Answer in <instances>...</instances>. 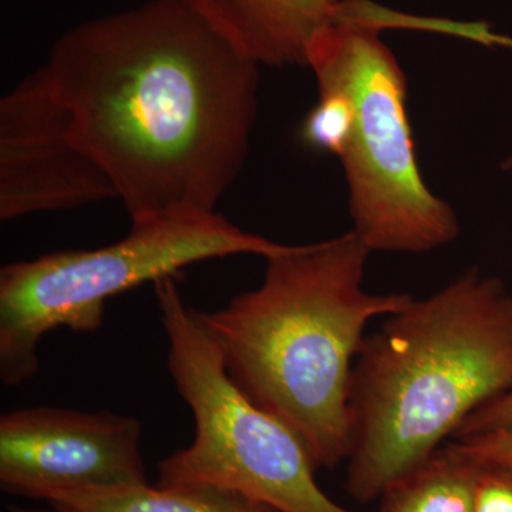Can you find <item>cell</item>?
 Wrapping results in <instances>:
<instances>
[{
  "label": "cell",
  "mask_w": 512,
  "mask_h": 512,
  "mask_svg": "<svg viewBox=\"0 0 512 512\" xmlns=\"http://www.w3.org/2000/svg\"><path fill=\"white\" fill-rule=\"evenodd\" d=\"M131 222L217 212L247 161L261 66L180 0L67 30L43 64Z\"/></svg>",
  "instance_id": "obj_1"
},
{
  "label": "cell",
  "mask_w": 512,
  "mask_h": 512,
  "mask_svg": "<svg viewBox=\"0 0 512 512\" xmlns=\"http://www.w3.org/2000/svg\"><path fill=\"white\" fill-rule=\"evenodd\" d=\"M370 254L353 231L286 245L265 259L258 288L201 312L229 377L299 437L318 470L348 460L350 382L367 325L414 299L366 291Z\"/></svg>",
  "instance_id": "obj_2"
},
{
  "label": "cell",
  "mask_w": 512,
  "mask_h": 512,
  "mask_svg": "<svg viewBox=\"0 0 512 512\" xmlns=\"http://www.w3.org/2000/svg\"><path fill=\"white\" fill-rule=\"evenodd\" d=\"M512 389V291L471 268L386 316L350 382L346 490L366 504Z\"/></svg>",
  "instance_id": "obj_3"
},
{
  "label": "cell",
  "mask_w": 512,
  "mask_h": 512,
  "mask_svg": "<svg viewBox=\"0 0 512 512\" xmlns=\"http://www.w3.org/2000/svg\"><path fill=\"white\" fill-rule=\"evenodd\" d=\"M384 28L383 8L343 0L309 43L305 67L318 87L345 90L355 110L340 160L352 231L372 252L424 254L456 241L460 222L421 174L406 74L380 37Z\"/></svg>",
  "instance_id": "obj_4"
},
{
  "label": "cell",
  "mask_w": 512,
  "mask_h": 512,
  "mask_svg": "<svg viewBox=\"0 0 512 512\" xmlns=\"http://www.w3.org/2000/svg\"><path fill=\"white\" fill-rule=\"evenodd\" d=\"M285 248L217 212H183L131 222L127 237L107 247L64 249L5 265L0 271V380L18 387L32 379L47 333L99 330L113 296L175 278L200 262L232 255L266 259Z\"/></svg>",
  "instance_id": "obj_5"
},
{
  "label": "cell",
  "mask_w": 512,
  "mask_h": 512,
  "mask_svg": "<svg viewBox=\"0 0 512 512\" xmlns=\"http://www.w3.org/2000/svg\"><path fill=\"white\" fill-rule=\"evenodd\" d=\"M154 291L168 372L195 423L190 446L158 464L157 485L220 488L276 512H350L316 483L318 468L299 437L229 377L201 312L175 279H161Z\"/></svg>",
  "instance_id": "obj_6"
},
{
  "label": "cell",
  "mask_w": 512,
  "mask_h": 512,
  "mask_svg": "<svg viewBox=\"0 0 512 512\" xmlns=\"http://www.w3.org/2000/svg\"><path fill=\"white\" fill-rule=\"evenodd\" d=\"M134 417L29 407L0 417V488L46 500L59 491L147 483Z\"/></svg>",
  "instance_id": "obj_7"
},
{
  "label": "cell",
  "mask_w": 512,
  "mask_h": 512,
  "mask_svg": "<svg viewBox=\"0 0 512 512\" xmlns=\"http://www.w3.org/2000/svg\"><path fill=\"white\" fill-rule=\"evenodd\" d=\"M117 200L103 168L74 134L46 67L0 100V220Z\"/></svg>",
  "instance_id": "obj_8"
},
{
  "label": "cell",
  "mask_w": 512,
  "mask_h": 512,
  "mask_svg": "<svg viewBox=\"0 0 512 512\" xmlns=\"http://www.w3.org/2000/svg\"><path fill=\"white\" fill-rule=\"evenodd\" d=\"M259 66L306 64L309 43L343 0H180Z\"/></svg>",
  "instance_id": "obj_9"
},
{
  "label": "cell",
  "mask_w": 512,
  "mask_h": 512,
  "mask_svg": "<svg viewBox=\"0 0 512 512\" xmlns=\"http://www.w3.org/2000/svg\"><path fill=\"white\" fill-rule=\"evenodd\" d=\"M45 501L63 512H276L242 495L198 485H114L59 491Z\"/></svg>",
  "instance_id": "obj_10"
},
{
  "label": "cell",
  "mask_w": 512,
  "mask_h": 512,
  "mask_svg": "<svg viewBox=\"0 0 512 512\" xmlns=\"http://www.w3.org/2000/svg\"><path fill=\"white\" fill-rule=\"evenodd\" d=\"M478 466L444 444L380 495V512H473Z\"/></svg>",
  "instance_id": "obj_11"
},
{
  "label": "cell",
  "mask_w": 512,
  "mask_h": 512,
  "mask_svg": "<svg viewBox=\"0 0 512 512\" xmlns=\"http://www.w3.org/2000/svg\"><path fill=\"white\" fill-rule=\"evenodd\" d=\"M355 123L352 100L345 90L319 86L318 101L299 127V138L306 147L342 160L348 151Z\"/></svg>",
  "instance_id": "obj_12"
},
{
  "label": "cell",
  "mask_w": 512,
  "mask_h": 512,
  "mask_svg": "<svg viewBox=\"0 0 512 512\" xmlns=\"http://www.w3.org/2000/svg\"><path fill=\"white\" fill-rule=\"evenodd\" d=\"M477 466L473 512H512V464Z\"/></svg>",
  "instance_id": "obj_13"
},
{
  "label": "cell",
  "mask_w": 512,
  "mask_h": 512,
  "mask_svg": "<svg viewBox=\"0 0 512 512\" xmlns=\"http://www.w3.org/2000/svg\"><path fill=\"white\" fill-rule=\"evenodd\" d=\"M461 456L477 464H512V426L451 441Z\"/></svg>",
  "instance_id": "obj_14"
},
{
  "label": "cell",
  "mask_w": 512,
  "mask_h": 512,
  "mask_svg": "<svg viewBox=\"0 0 512 512\" xmlns=\"http://www.w3.org/2000/svg\"><path fill=\"white\" fill-rule=\"evenodd\" d=\"M510 426H512V389L471 414L457 431L454 439L476 436V434Z\"/></svg>",
  "instance_id": "obj_15"
},
{
  "label": "cell",
  "mask_w": 512,
  "mask_h": 512,
  "mask_svg": "<svg viewBox=\"0 0 512 512\" xmlns=\"http://www.w3.org/2000/svg\"><path fill=\"white\" fill-rule=\"evenodd\" d=\"M10 512H63L56 510V508L50 507L49 510L46 508H30V507H18V505H12L9 507Z\"/></svg>",
  "instance_id": "obj_16"
},
{
  "label": "cell",
  "mask_w": 512,
  "mask_h": 512,
  "mask_svg": "<svg viewBox=\"0 0 512 512\" xmlns=\"http://www.w3.org/2000/svg\"><path fill=\"white\" fill-rule=\"evenodd\" d=\"M501 168L504 171H510L512 173V156L505 158L504 163L501 164Z\"/></svg>",
  "instance_id": "obj_17"
}]
</instances>
